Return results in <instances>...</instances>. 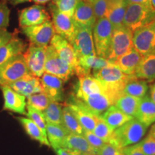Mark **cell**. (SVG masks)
I'll list each match as a JSON object with an SVG mask.
<instances>
[{
	"label": "cell",
	"instance_id": "3957f363",
	"mask_svg": "<svg viewBox=\"0 0 155 155\" xmlns=\"http://www.w3.org/2000/svg\"><path fill=\"white\" fill-rule=\"evenodd\" d=\"M147 129L148 127L134 117L125 124L114 130V144L122 149L137 144L146 134Z\"/></svg>",
	"mask_w": 155,
	"mask_h": 155
},
{
	"label": "cell",
	"instance_id": "ffe728a7",
	"mask_svg": "<svg viewBox=\"0 0 155 155\" xmlns=\"http://www.w3.org/2000/svg\"><path fill=\"white\" fill-rule=\"evenodd\" d=\"M8 86L19 94L28 98L32 95L42 92V87L40 78L32 74L25 75Z\"/></svg>",
	"mask_w": 155,
	"mask_h": 155
},
{
	"label": "cell",
	"instance_id": "816d5d0a",
	"mask_svg": "<svg viewBox=\"0 0 155 155\" xmlns=\"http://www.w3.org/2000/svg\"><path fill=\"white\" fill-rule=\"evenodd\" d=\"M150 5L152 8L155 10V0H150Z\"/></svg>",
	"mask_w": 155,
	"mask_h": 155
},
{
	"label": "cell",
	"instance_id": "2e32d148",
	"mask_svg": "<svg viewBox=\"0 0 155 155\" xmlns=\"http://www.w3.org/2000/svg\"><path fill=\"white\" fill-rule=\"evenodd\" d=\"M60 58L73 68L74 71L78 66V58L73 45L68 40L55 34L50 43Z\"/></svg>",
	"mask_w": 155,
	"mask_h": 155
},
{
	"label": "cell",
	"instance_id": "83f0119b",
	"mask_svg": "<svg viewBox=\"0 0 155 155\" xmlns=\"http://www.w3.org/2000/svg\"><path fill=\"white\" fill-rule=\"evenodd\" d=\"M127 5L125 0H119L112 4L108 8L106 17L113 27L114 30L123 26V20Z\"/></svg>",
	"mask_w": 155,
	"mask_h": 155
},
{
	"label": "cell",
	"instance_id": "30bf717a",
	"mask_svg": "<svg viewBox=\"0 0 155 155\" xmlns=\"http://www.w3.org/2000/svg\"><path fill=\"white\" fill-rule=\"evenodd\" d=\"M22 33L30 40V45L39 47H47L55 35L52 21H46L34 26L21 28Z\"/></svg>",
	"mask_w": 155,
	"mask_h": 155
},
{
	"label": "cell",
	"instance_id": "f546056e",
	"mask_svg": "<svg viewBox=\"0 0 155 155\" xmlns=\"http://www.w3.org/2000/svg\"><path fill=\"white\" fill-rule=\"evenodd\" d=\"M140 100L141 98L122 94L116 100L114 106L127 115L135 117Z\"/></svg>",
	"mask_w": 155,
	"mask_h": 155
},
{
	"label": "cell",
	"instance_id": "cb8c5ba5",
	"mask_svg": "<svg viewBox=\"0 0 155 155\" xmlns=\"http://www.w3.org/2000/svg\"><path fill=\"white\" fill-rule=\"evenodd\" d=\"M135 77L147 83L155 81V53L143 56L134 73Z\"/></svg>",
	"mask_w": 155,
	"mask_h": 155
},
{
	"label": "cell",
	"instance_id": "d6a6232c",
	"mask_svg": "<svg viewBox=\"0 0 155 155\" xmlns=\"http://www.w3.org/2000/svg\"><path fill=\"white\" fill-rule=\"evenodd\" d=\"M42 114L47 123L63 125V106L60 102L52 101Z\"/></svg>",
	"mask_w": 155,
	"mask_h": 155
},
{
	"label": "cell",
	"instance_id": "60d3db41",
	"mask_svg": "<svg viewBox=\"0 0 155 155\" xmlns=\"http://www.w3.org/2000/svg\"><path fill=\"white\" fill-rule=\"evenodd\" d=\"M98 155H124L123 150L120 147L113 144L106 143L99 150Z\"/></svg>",
	"mask_w": 155,
	"mask_h": 155
},
{
	"label": "cell",
	"instance_id": "8d00e7d4",
	"mask_svg": "<svg viewBox=\"0 0 155 155\" xmlns=\"http://www.w3.org/2000/svg\"><path fill=\"white\" fill-rule=\"evenodd\" d=\"M78 0H53L52 4L58 10L68 16L73 17Z\"/></svg>",
	"mask_w": 155,
	"mask_h": 155
},
{
	"label": "cell",
	"instance_id": "d4e9b609",
	"mask_svg": "<svg viewBox=\"0 0 155 155\" xmlns=\"http://www.w3.org/2000/svg\"><path fill=\"white\" fill-rule=\"evenodd\" d=\"M26 43L22 39L14 36L0 48V65L10 58L19 54H23L26 50Z\"/></svg>",
	"mask_w": 155,
	"mask_h": 155
},
{
	"label": "cell",
	"instance_id": "c3c4849f",
	"mask_svg": "<svg viewBox=\"0 0 155 155\" xmlns=\"http://www.w3.org/2000/svg\"><path fill=\"white\" fill-rule=\"evenodd\" d=\"M149 134L151 135L152 137H154L155 139V123L152 126V127H151L150 132H149Z\"/></svg>",
	"mask_w": 155,
	"mask_h": 155
},
{
	"label": "cell",
	"instance_id": "b9f144b4",
	"mask_svg": "<svg viewBox=\"0 0 155 155\" xmlns=\"http://www.w3.org/2000/svg\"><path fill=\"white\" fill-rule=\"evenodd\" d=\"M122 150L124 155H145L139 147L138 144L124 147L122 148Z\"/></svg>",
	"mask_w": 155,
	"mask_h": 155
},
{
	"label": "cell",
	"instance_id": "f35d334b",
	"mask_svg": "<svg viewBox=\"0 0 155 155\" xmlns=\"http://www.w3.org/2000/svg\"><path fill=\"white\" fill-rule=\"evenodd\" d=\"M83 135L84 136L85 138L86 139V140L88 141V143L90 144L93 148H94L97 152L100 150L101 147L106 144L105 141H104L101 139H100L99 137H97L93 131H83Z\"/></svg>",
	"mask_w": 155,
	"mask_h": 155
},
{
	"label": "cell",
	"instance_id": "f1b7e54d",
	"mask_svg": "<svg viewBox=\"0 0 155 155\" xmlns=\"http://www.w3.org/2000/svg\"><path fill=\"white\" fill-rule=\"evenodd\" d=\"M148 89V83L147 81L140 80L134 76L125 85L123 89V94L142 98L147 94Z\"/></svg>",
	"mask_w": 155,
	"mask_h": 155
},
{
	"label": "cell",
	"instance_id": "d590c367",
	"mask_svg": "<svg viewBox=\"0 0 155 155\" xmlns=\"http://www.w3.org/2000/svg\"><path fill=\"white\" fill-rule=\"evenodd\" d=\"M26 109V116H28V118L32 120L40 128V130L44 134V135L47 137V133H46L47 122H46L45 119L42 112L38 111V110L35 109V108L31 107V106L28 105H27Z\"/></svg>",
	"mask_w": 155,
	"mask_h": 155
},
{
	"label": "cell",
	"instance_id": "7dc6e473",
	"mask_svg": "<svg viewBox=\"0 0 155 155\" xmlns=\"http://www.w3.org/2000/svg\"><path fill=\"white\" fill-rule=\"evenodd\" d=\"M9 3H11L12 5H18V4H22L25 2H30V0H7Z\"/></svg>",
	"mask_w": 155,
	"mask_h": 155
},
{
	"label": "cell",
	"instance_id": "74e56055",
	"mask_svg": "<svg viewBox=\"0 0 155 155\" xmlns=\"http://www.w3.org/2000/svg\"><path fill=\"white\" fill-rule=\"evenodd\" d=\"M137 144L145 155H155V139L149 134Z\"/></svg>",
	"mask_w": 155,
	"mask_h": 155
},
{
	"label": "cell",
	"instance_id": "f5cc1de1",
	"mask_svg": "<svg viewBox=\"0 0 155 155\" xmlns=\"http://www.w3.org/2000/svg\"><path fill=\"white\" fill-rule=\"evenodd\" d=\"M86 1L89 2H90V3H92L93 2H94V1H95V0H86Z\"/></svg>",
	"mask_w": 155,
	"mask_h": 155
},
{
	"label": "cell",
	"instance_id": "bcb514c9",
	"mask_svg": "<svg viewBox=\"0 0 155 155\" xmlns=\"http://www.w3.org/2000/svg\"><path fill=\"white\" fill-rule=\"evenodd\" d=\"M57 155H71L68 152V150L65 148H60L55 150Z\"/></svg>",
	"mask_w": 155,
	"mask_h": 155
},
{
	"label": "cell",
	"instance_id": "7c38bea8",
	"mask_svg": "<svg viewBox=\"0 0 155 155\" xmlns=\"http://www.w3.org/2000/svg\"><path fill=\"white\" fill-rule=\"evenodd\" d=\"M49 7L55 34L59 35L71 42L75 31V25L73 17L61 12L52 3Z\"/></svg>",
	"mask_w": 155,
	"mask_h": 155
},
{
	"label": "cell",
	"instance_id": "8992f818",
	"mask_svg": "<svg viewBox=\"0 0 155 155\" xmlns=\"http://www.w3.org/2000/svg\"><path fill=\"white\" fill-rule=\"evenodd\" d=\"M93 30L96 55L107 59L111 47L113 27L106 17H103L97 19Z\"/></svg>",
	"mask_w": 155,
	"mask_h": 155
},
{
	"label": "cell",
	"instance_id": "1f68e13d",
	"mask_svg": "<svg viewBox=\"0 0 155 155\" xmlns=\"http://www.w3.org/2000/svg\"><path fill=\"white\" fill-rule=\"evenodd\" d=\"M63 126L69 134L83 135L84 131L74 114L66 104L63 107Z\"/></svg>",
	"mask_w": 155,
	"mask_h": 155
},
{
	"label": "cell",
	"instance_id": "ab89813d",
	"mask_svg": "<svg viewBox=\"0 0 155 155\" xmlns=\"http://www.w3.org/2000/svg\"><path fill=\"white\" fill-rule=\"evenodd\" d=\"M10 10L6 3L0 2V30H7L9 23Z\"/></svg>",
	"mask_w": 155,
	"mask_h": 155
},
{
	"label": "cell",
	"instance_id": "e575fe53",
	"mask_svg": "<svg viewBox=\"0 0 155 155\" xmlns=\"http://www.w3.org/2000/svg\"><path fill=\"white\" fill-rule=\"evenodd\" d=\"M52 101L45 93H39L28 97L27 105L35 108L40 111H43Z\"/></svg>",
	"mask_w": 155,
	"mask_h": 155
},
{
	"label": "cell",
	"instance_id": "277c9868",
	"mask_svg": "<svg viewBox=\"0 0 155 155\" xmlns=\"http://www.w3.org/2000/svg\"><path fill=\"white\" fill-rule=\"evenodd\" d=\"M155 21V10L151 6L139 4L128 5L123 20V25L132 32Z\"/></svg>",
	"mask_w": 155,
	"mask_h": 155
},
{
	"label": "cell",
	"instance_id": "484cf974",
	"mask_svg": "<svg viewBox=\"0 0 155 155\" xmlns=\"http://www.w3.org/2000/svg\"><path fill=\"white\" fill-rule=\"evenodd\" d=\"M46 133L50 147H53L55 150L63 148L64 141L69 134L68 131L63 125L50 123H47Z\"/></svg>",
	"mask_w": 155,
	"mask_h": 155
},
{
	"label": "cell",
	"instance_id": "681fc988",
	"mask_svg": "<svg viewBox=\"0 0 155 155\" xmlns=\"http://www.w3.org/2000/svg\"><path fill=\"white\" fill-rule=\"evenodd\" d=\"M35 3H36L37 5H43L48 2L51 1V0H32Z\"/></svg>",
	"mask_w": 155,
	"mask_h": 155
},
{
	"label": "cell",
	"instance_id": "5b68a950",
	"mask_svg": "<svg viewBox=\"0 0 155 155\" xmlns=\"http://www.w3.org/2000/svg\"><path fill=\"white\" fill-rule=\"evenodd\" d=\"M28 74L23 54L17 55L0 65V86H9Z\"/></svg>",
	"mask_w": 155,
	"mask_h": 155
},
{
	"label": "cell",
	"instance_id": "5bb4252c",
	"mask_svg": "<svg viewBox=\"0 0 155 155\" xmlns=\"http://www.w3.org/2000/svg\"><path fill=\"white\" fill-rule=\"evenodd\" d=\"M66 105L74 114L78 121L83 127V130L94 131L97 120L100 116H97L96 114L93 113L79 101L75 99L73 96L72 97V100L66 104Z\"/></svg>",
	"mask_w": 155,
	"mask_h": 155
},
{
	"label": "cell",
	"instance_id": "9c48e42d",
	"mask_svg": "<svg viewBox=\"0 0 155 155\" xmlns=\"http://www.w3.org/2000/svg\"><path fill=\"white\" fill-rule=\"evenodd\" d=\"M133 47L142 57L155 53V21L134 31Z\"/></svg>",
	"mask_w": 155,
	"mask_h": 155
},
{
	"label": "cell",
	"instance_id": "6da1fadb",
	"mask_svg": "<svg viewBox=\"0 0 155 155\" xmlns=\"http://www.w3.org/2000/svg\"><path fill=\"white\" fill-rule=\"evenodd\" d=\"M120 95L106 88L91 75L78 77L73 97L97 116L115 104Z\"/></svg>",
	"mask_w": 155,
	"mask_h": 155
},
{
	"label": "cell",
	"instance_id": "4dcf8cb0",
	"mask_svg": "<svg viewBox=\"0 0 155 155\" xmlns=\"http://www.w3.org/2000/svg\"><path fill=\"white\" fill-rule=\"evenodd\" d=\"M19 122L22 124L25 131L34 140L38 141L40 144L50 147L48 137L44 135L40 129L29 118L19 117L18 118Z\"/></svg>",
	"mask_w": 155,
	"mask_h": 155
},
{
	"label": "cell",
	"instance_id": "e0dca14e",
	"mask_svg": "<svg viewBox=\"0 0 155 155\" xmlns=\"http://www.w3.org/2000/svg\"><path fill=\"white\" fill-rule=\"evenodd\" d=\"M1 87L4 96V109L26 115V97L12 89L8 86Z\"/></svg>",
	"mask_w": 155,
	"mask_h": 155
},
{
	"label": "cell",
	"instance_id": "ac0fdd59",
	"mask_svg": "<svg viewBox=\"0 0 155 155\" xmlns=\"http://www.w3.org/2000/svg\"><path fill=\"white\" fill-rule=\"evenodd\" d=\"M73 19L77 26L94 28L96 18L91 3L86 0H78Z\"/></svg>",
	"mask_w": 155,
	"mask_h": 155
},
{
	"label": "cell",
	"instance_id": "f6af8a7d",
	"mask_svg": "<svg viewBox=\"0 0 155 155\" xmlns=\"http://www.w3.org/2000/svg\"><path fill=\"white\" fill-rule=\"evenodd\" d=\"M150 97L151 100L155 104V83H152L150 87Z\"/></svg>",
	"mask_w": 155,
	"mask_h": 155
},
{
	"label": "cell",
	"instance_id": "603a6c76",
	"mask_svg": "<svg viewBox=\"0 0 155 155\" xmlns=\"http://www.w3.org/2000/svg\"><path fill=\"white\" fill-rule=\"evenodd\" d=\"M141 58L142 56L133 47L125 54L121 55L114 64L126 74L134 75Z\"/></svg>",
	"mask_w": 155,
	"mask_h": 155
},
{
	"label": "cell",
	"instance_id": "7402d4cb",
	"mask_svg": "<svg viewBox=\"0 0 155 155\" xmlns=\"http://www.w3.org/2000/svg\"><path fill=\"white\" fill-rule=\"evenodd\" d=\"M134 118L147 127L155 123V104L149 95L141 98Z\"/></svg>",
	"mask_w": 155,
	"mask_h": 155
},
{
	"label": "cell",
	"instance_id": "4fadbf2b",
	"mask_svg": "<svg viewBox=\"0 0 155 155\" xmlns=\"http://www.w3.org/2000/svg\"><path fill=\"white\" fill-rule=\"evenodd\" d=\"M46 47H39L30 45L23 53L25 63L30 73L40 78L45 73Z\"/></svg>",
	"mask_w": 155,
	"mask_h": 155
},
{
	"label": "cell",
	"instance_id": "ba28073f",
	"mask_svg": "<svg viewBox=\"0 0 155 155\" xmlns=\"http://www.w3.org/2000/svg\"><path fill=\"white\" fill-rule=\"evenodd\" d=\"M45 73L55 75L63 82H67L75 74L73 68L58 56L50 45L46 47L45 50Z\"/></svg>",
	"mask_w": 155,
	"mask_h": 155
},
{
	"label": "cell",
	"instance_id": "52a82bcc",
	"mask_svg": "<svg viewBox=\"0 0 155 155\" xmlns=\"http://www.w3.org/2000/svg\"><path fill=\"white\" fill-rule=\"evenodd\" d=\"M133 48V32L125 26L113 30L107 61L113 63Z\"/></svg>",
	"mask_w": 155,
	"mask_h": 155
},
{
	"label": "cell",
	"instance_id": "f907efd6",
	"mask_svg": "<svg viewBox=\"0 0 155 155\" xmlns=\"http://www.w3.org/2000/svg\"><path fill=\"white\" fill-rule=\"evenodd\" d=\"M67 150V149H66ZM68 152L71 155H86L85 154H83V153L77 152V151H72V150H68Z\"/></svg>",
	"mask_w": 155,
	"mask_h": 155
},
{
	"label": "cell",
	"instance_id": "9a60e30c",
	"mask_svg": "<svg viewBox=\"0 0 155 155\" xmlns=\"http://www.w3.org/2000/svg\"><path fill=\"white\" fill-rule=\"evenodd\" d=\"M50 19V15L41 5H36L22 9L19 14V24L21 28L42 24Z\"/></svg>",
	"mask_w": 155,
	"mask_h": 155
},
{
	"label": "cell",
	"instance_id": "8fae6325",
	"mask_svg": "<svg viewBox=\"0 0 155 155\" xmlns=\"http://www.w3.org/2000/svg\"><path fill=\"white\" fill-rule=\"evenodd\" d=\"M71 43L74 48L78 59L96 54L91 28L75 25V35Z\"/></svg>",
	"mask_w": 155,
	"mask_h": 155
},
{
	"label": "cell",
	"instance_id": "d6986e66",
	"mask_svg": "<svg viewBox=\"0 0 155 155\" xmlns=\"http://www.w3.org/2000/svg\"><path fill=\"white\" fill-rule=\"evenodd\" d=\"M42 92L53 101L60 102L63 99V81L55 75L44 73L40 77Z\"/></svg>",
	"mask_w": 155,
	"mask_h": 155
},
{
	"label": "cell",
	"instance_id": "44dd1931",
	"mask_svg": "<svg viewBox=\"0 0 155 155\" xmlns=\"http://www.w3.org/2000/svg\"><path fill=\"white\" fill-rule=\"evenodd\" d=\"M63 148L86 155H98V152L91 146L83 135L69 134L64 141Z\"/></svg>",
	"mask_w": 155,
	"mask_h": 155
},
{
	"label": "cell",
	"instance_id": "7bdbcfd3",
	"mask_svg": "<svg viewBox=\"0 0 155 155\" xmlns=\"http://www.w3.org/2000/svg\"><path fill=\"white\" fill-rule=\"evenodd\" d=\"M15 35L12 32H9L7 30H0V48L9 42Z\"/></svg>",
	"mask_w": 155,
	"mask_h": 155
},
{
	"label": "cell",
	"instance_id": "ee69618b",
	"mask_svg": "<svg viewBox=\"0 0 155 155\" xmlns=\"http://www.w3.org/2000/svg\"><path fill=\"white\" fill-rule=\"evenodd\" d=\"M127 5H131V4H139L146 6H151L150 0H125Z\"/></svg>",
	"mask_w": 155,
	"mask_h": 155
},
{
	"label": "cell",
	"instance_id": "7a4b0ae2",
	"mask_svg": "<svg viewBox=\"0 0 155 155\" xmlns=\"http://www.w3.org/2000/svg\"><path fill=\"white\" fill-rule=\"evenodd\" d=\"M93 74L104 86L120 96L123 94V89L128 81L135 76L122 72L117 65L113 63H109Z\"/></svg>",
	"mask_w": 155,
	"mask_h": 155
},
{
	"label": "cell",
	"instance_id": "836d02e7",
	"mask_svg": "<svg viewBox=\"0 0 155 155\" xmlns=\"http://www.w3.org/2000/svg\"><path fill=\"white\" fill-rule=\"evenodd\" d=\"M93 132L106 143L114 144V130L107 124V123L102 119L101 116L97 120L96 127Z\"/></svg>",
	"mask_w": 155,
	"mask_h": 155
},
{
	"label": "cell",
	"instance_id": "4316f807",
	"mask_svg": "<svg viewBox=\"0 0 155 155\" xmlns=\"http://www.w3.org/2000/svg\"><path fill=\"white\" fill-rule=\"evenodd\" d=\"M101 116L114 130L121 127L134 117L123 113L115 106H111L104 111Z\"/></svg>",
	"mask_w": 155,
	"mask_h": 155
}]
</instances>
